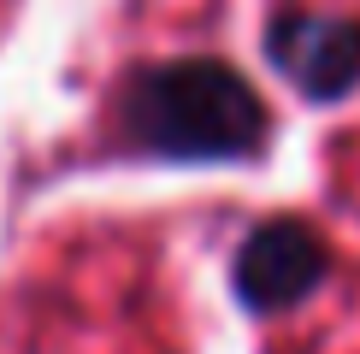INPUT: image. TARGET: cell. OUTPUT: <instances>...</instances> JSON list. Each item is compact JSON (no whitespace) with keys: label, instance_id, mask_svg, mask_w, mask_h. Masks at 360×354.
Masks as SVG:
<instances>
[{"label":"cell","instance_id":"3","mask_svg":"<svg viewBox=\"0 0 360 354\" xmlns=\"http://www.w3.org/2000/svg\"><path fill=\"white\" fill-rule=\"evenodd\" d=\"M325 277V242L302 218H266L236 254V295L254 313H283Z\"/></svg>","mask_w":360,"mask_h":354},{"label":"cell","instance_id":"1","mask_svg":"<svg viewBox=\"0 0 360 354\" xmlns=\"http://www.w3.org/2000/svg\"><path fill=\"white\" fill-rule=\"evenodd\" d=\"M118 136L160 159H248L266 142V107L219 59H172L124 83Z\"/></svg>","mask_w":360,"mask_h":354},{"label":"cell","instance_id":"2","mask_svg":"<svg viewBox=\"0 0 360 354\" xmlns=\"http://www.w3.org/2000/svg\"><path fill=\"white\" fill-rule=\"evenodd\" d=\"M266 59L307 100H342L360 83V24L331 12H283L266 29Z\"/></svg>","mask_w":360,"mask_h":354}]
</instances>
